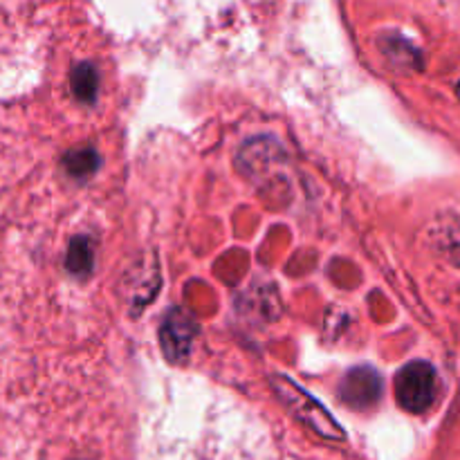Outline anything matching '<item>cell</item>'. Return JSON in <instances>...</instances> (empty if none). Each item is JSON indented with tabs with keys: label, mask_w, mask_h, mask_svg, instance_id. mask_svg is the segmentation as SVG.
<instances>
[{
	"label": "cell",
	"mask_w": 460,
	"mask_h": 460,
	"mask_svg": "<svg viewBox=\"0 0 460 460\" xmlns=\"http://www.w3.org/2000/svg\"><path fill=\"white\" fill-rule=\"evenodd\" d=\"M438 395V376L427 362H411L395 376V400L409 413H425Z\"/></svg>",
	"instance_id": "1"
},
{
	"label": "cell",
	"mask_w": 460,
	"mask_h": 460,
	"mask_svg": "<svg viewBox=\"0 0 460 460\" xmlns=\"http://www.w3.org/2000/svg\"><path fill=\"white\" fill-rule=\"evenodd\" d=\"M272 385L277 389L279 398L288 404V407L295 411V416H299L305 425L310 427L313 431H317L319 436L328 440H341L344 438V431L341 427L332 420L331 413L322 407L314 398H310L304 389L295 385L292 380L283 376H274Z\"/></svg>",
	"instance_id": "2"
},
{
	"label": "cell",
	"mask_w": 460,
	"mask_h": 460,
	"mask_svg": "<svg viewBox=\"0 0 460 460\" xmlns=\"http://www.w3.org/2000/svg\"><path fill=\"white\" fill-rule=\"evenodd\" d=\"M382 377L368 367H359L349 371L340 386V398L350 409H368L380 400Z\"/></svg>",
	"instance_id": "3"
},
{
	"label": "cell",
	"mask_w": 460,
	"mask_h": 460,
	"mask_svg": "<svg viewBox=\"0 0 460 460\" xmlns=\"http://www.w3.org/2000/svg\"><path fill=\"white\" fill-rule=\"evenodd\" d=\"M193 332H196V328L191 326V322L182 313L171 314L169 322L162 326V346H164V353L171 359H182L189 353V349H191Z\"/></svg>",
	"instance_id": "4"
},
{
	"label": "cell",
	"mask_w": 460,
	"mask_h": 460,
	"mask_svg": "<svg viewBox=\"0 0 460 460\" xmlns=\"http://www.w3.org/2000/svg\"><path fill=\"white\" fill-rule=\"evenodd\" d=\"M70 84H72V93L85 103H93L94 97H97V88H99V75L90 63H79L75 66L70 75Z\"/></svg>",
	"instance_id": "5"
},
{
	"label": "cell",
	"mask_w": 460,
	"mask_h": 460,
	"mask_svg": "<svg viewBox=\"0 0 460 460\" xmlns=\"http://www.w3.org/2000/svg\"><path fill=\"white\" fill-rule=\"evenodd\" d=\"M66 268L67 272H72L75 277H85L93 270V247L85 238H75L67 247L66 256Z\"/></svg>",
	"instance_id": "6"
},
{
	"label": "cell",
	"mask_w": 460,
	"mask_h": 460,
	"mask_svg": "<svg viewBox=\"0 0 460 460\" xmlns=\"http://www.w3.org/2000/svg\"><path fill=\"white\" fill-rule=\"evenodd\" d=\"M63 166H66L72 178H85V175L94 173L99 169V155L90 148H79V151L67 153Z\"/></svg>",
	"instance_id": "7"
},
{
	"label": "cell",
	"mask_w": 460,
	"mask_h": 460,
	"mask_svg": "<svg viewBox=\"0 0 460 460\" xmlns=\"http://www.w3.org/2000/svg\"><path fill=\"white\" fill-rule=\"evenodd\" d=\"M452 259L460 265V232L454 234L452 238Z\"/></svg>",
	"instance_id": "8"
},
{
	"label": "cell",
	"mask_w": 460,
	"mask_h": 460,
	"mask_svg": "<svg viewBox=\"0 0 460 460\" xmlns=\"http://www.w3.org/2000/svg\"><path fill=\"white\" fill-rule=\"evenodd\" d=\"M458 97H460V84H458Z\"/></svg>",
	"instance_id": "9"
}]
</instances>
